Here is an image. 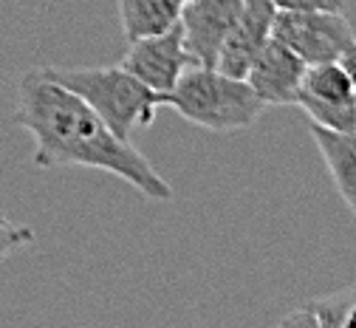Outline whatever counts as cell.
Masks as SVG:
<instances>
[{"label":"cell","mask_w":356,"mask_h":328,"mask_svg":"<svg viewBox=\"0 0 356 328\" xmlns=\"http://www.w3.org/2000/svg\"><path fill=\"white\" fill-rule=\"evenodd\" d=\"M119 65L124 71H130L136 79H142L147 88L167 93V91H172L178 77H181L190 65H195V60L187 52L181 26L175 23L172 29H167L161 34L130 40Z\"/></svg>","instance_id":"cell-5"},{"label":"cell","mask_w":356,"mask_h":328,"mask_svg":"<svg viewBox=\"0 0 356 328\" xmlns=\"http://www.w3.org/2000/svg\"><path fill=\"white\" fill-rule=\"evenodd\" d=\"M34 241V232L29 226H17L6 218H0V260H3L9 252H15L17 247H26Z\"/></svg>","instance_id":"cell-13"},{"label":"cell","mask_w":356,"mask_h":328,"mask_svg":"<svg viewBox=\"0 0 356 328\" xmlns=\"http://www.w3.org/2000/svg\"><path fill=\"white\" fill-rule=\"evenodd\" d=\"M275 3L272 0H243L238 20L224 40L215 60V68L229 77H246L252 60L272 37V23H275Z\"/></svg>","instance_id":"cell-8"},{"label":"cell","mask_w":356,"mask_h":328,"mask_svg":"<svg viewBox=\"0 0 356 328\" xmlns=\"http://www.w3.org/2000/svg\"><path fill=\"white\" fill-rule=\"evenodd\" d=\"M184 0H119V23L130 40H142L172 29L181 17Z\"/></svg>","instance_id":"cell-10"},{"label":"cell","mask_w":356,"mask_h":328,"mask_svg":"<svg viewBox=\"0 0 356 328\" xmlns=\"http://www.w3.org/2000/svg\"><path fill=\"white\" fill-rule=\"evenodd\" d=\"M164 105L215 133L252 127L266 108L243 77H229L209 65H190L164 93Z\"/></svg>","instance_id":"cell-2"},{"label":"cell","mask_w":356,"mask_h":328,"mask_svg":"<svg viewBox=\"0 0 356 328\" xmlns=\"http://www.w3.org/2000/svg\"><path fill=\"white\" fill-rule=\"evenodd\" d=\"M15 122L34 139L37 167H94L119 175L147 198H172V187L130 145V139H119L85 100L40 68L23 74L17 82Z\"/></svg>","instance_id":"cell-1"},{"label":"cell","mask_w":356,"mask_h":328,"mask_svg":"<svg viewBox=\"0 0 356 328\" xmlns=\"http://www.w3.org/2000/svg\"><path fill=\"white\" fill-rule=\"evenodd\" d=\"M49 79L74 91L79 100L91 105L105 125L119 136L130 139L136 127H147L156 111L164 105V93L147 88L122 65L108 68H40Z\"/></svg>","instance_id":"cell-3"},{"label":"cell","mask_w":356,"mask_h":328,"mask_svg":"<svg viewBox=\"0 0 356 328\" xmlns=\"http://www.w3.org/2000/svg\"><path fill=\"white\" fill-rule=\"evenodd\" d=\"M272 37L305 63H331L339 60L342 52L356 40L348 17L342 12H325V9H277L272 23Z\"/></svg>","instance_id":"cell-4"},{"label":"cell","mask_w":356,"mask_h":328,"mask_svg":"<svg viewBox=\"0 0 356 328\" xmlns=\"http://www.w3.org/2000/svg\"><path fill=\"white\" fill-rule=\"evenodd\" d=\"M243 0H184L178 26L195 65L215 68L218 52L229 37Z\"/></svg>","instance_id":"cell-6"},{"label":"cell","mask_w":356,"mask_h":328,"mask_svg":"<svg viewBox=\"0 0 356 328\" xmlns=\"http://www.w3.org/2000/svg\"><path fill=\"white\" fill-rule=\"evenodd\" d=\"M302 74H305V63L289 45L269 37L257 52V57L252 60L243 79L254 88L263 105H297Z\"/></svg>","instance_id":"cell-7"},{"label":"cell","mask_w":356,"mask_h":328,"mask_svg":"<svg viewBox=\"0 0 356 328\" xmlns=\"http://www.w3.org/2000/svg\"><path fill=\"white\" fill-rule=\"evenodd\" d=\"M311 136L348 210L356 215V133H337L311 122Z\"/></svg>","instance_id":"cell-9"},{"label":"cell","mask_w":356,"mask_h":328,"mask_svg":"<svg viewBox=\"0 0 356 328\" xmlns=\"http://www.w3.org/2000/svg\"><path fill=\"white\" fill-rule=\"evenodd\" d=\"M353 297H356V295H353ZM342 328H356V303H350V309H348V314H345Z\"/></svg>","instance_id":"cell-17"},{"label":"cell","mask_w":356,"mask_h":328,"mask_svg":"<svg viewBox=\"0 0 356 328\" xmlns=\"http://www.w3.org/2000/svg\"><path fill=\"white\" fill-rule=\"evenodd\" d=\"M300 93H308V97L323 102H342V100H350L356 91L350 85V77L339 65V60H331V63L305 65Z\"/></svg>","instance_id":"cell-11"},{"label":"cell","mask_w":356,"mask_h":328,"mask_svg":"<svg viewBox=\"0 0 356 328\" xmlns=\"http://www.w3.org/2000/svg\"><path fill=\"white\" fill-rule=\"evenodd\" d=\"M353 292H356V286H353Z\"/></svg>","instance_id":"cell-18"},{"label":"cell","mask_w":356,"mask_h":328,"mask_svg":"<svg viewBox=\"0 0 356 328\" xmlns=\"http://www.w3.org/2000/svg\"><path fill=\"white\" fill-rule=\"evenodd\" d=\"M339 65L345 68V74L350 77V85H353V91H356V40L348 45L345 52H342V57H339Z\"/></svg>","instance_id":"cell-16"},{"label":"cell","mask_w":356,"mask_h":328,"mask_svg":"<svg viewBox=\"0 0 356 328\" xmlns=\"http://www.w3.org/2000/svg\"><path fill=\"white\" fill-rule=\"evenodd\" d=\"M275 9H294V12H305V9H325V12H345V0H272Z\"/></svg>","instance_id":"cell-14"},{"label":"cell","mask_w":356,"mask_h":328,"mask_svg":"<svg viewBox=\"0 0 356 328\" xmlns=\"http://www.w3.org/2000/svg\"><path fill=\"white\" fill-rule=\"evenodd\" d=\"M283 325H286V328H291V325H305V328H308V325H314V328H320L314 311L308 309V303H305V306H297L294 311H289V314L283 317Z\"/></svg>","instance_id":"cell-15"},{"label":"cell","mask_w":356,"mask_h":328,"mask_svg":"<svg viewBox=\"0 0 356 328\" xmlns=\"http://www.w3.org/2000/svg\"><path fill=\"white\" fill-rule=\"evenodd\" d=\"M297 105L314 125H323L337 133H356V93L342 102H323L308 97V93H297Z\"/></svg>","instance_id":"cell-12"}]
</instances>
